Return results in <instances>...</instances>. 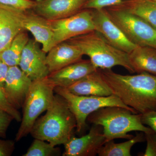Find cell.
Returning a JSON list of instances; mask_svg holds the SVG:
<instances>
[{
    "label": "cell",
    "mask_w": 156,
    "mask_h": 156,
    "mask_svg": "<svg viewBox=\"0 0 156 156\" xmlns=\"http://www.w3.org/2000/svg\"><path fill=\"white\" fill-rule=\"evenodd\" d=\"M112 93L138 114L156 111V75L143 72L123 75L112 69H98Z\"/></svg>",
    "instance_id": "6da1fadb"
},
{
    "label": "cell",
    "mask_w": 156,
    "mask_h": 156,
    "mask_svg": "<svg viewBox=\"0 0 156 156\" xmlns=\"http://www.w3.org/2000/svg\"><path fill=\"white\" fill-rule=\"evenodd\" d=\"M76 126L75 117L67 101L56 94L44 115L36 121L30 134L34 138L56 146L64 144L73 136Z\"/></svg>",
    "instance_id": "7a4b0ae2"
},
{
    "label": "cell",
    "mask_w": 156,
    "mask_h": 156,
    "mask_svg": "<svg viewBox=\"0 0 156 156\" xmlns=\"http://www.w3.org/2000/svg\"><path fill=\"white\" fill-rule=\"evenodd\" d=\"M141 114L119 107L102 108L89 115L87 121L103 128L105 143L117 138L130 139L134 136L128 133L138 131L146 133L154 132L146 127L141 120Z\"/></svg>",
    "instance_id": "3957f363"
},
{
    "label": "cell",
    "mask_w": 156,
    "mask_h": 156,
    "mask_svg": "<svg viewBox=\"0 0 156 156\" xmlns=\"http://www.w3.org/2000/svg\"><path fill=\"white\" fill-rule=\"evenodd\" d=\"M66 41L77 47L83 55L89 56L97 69H110L120 66L131 73H135L129 60L128 53L115 48L95 30Z\"/></svg>",
    "instance_id": "277c9868"
},
{
    "label": "cell",
    "mask_w": 156,
    "mask_h": 156,
    "mask_svg": "<svg viewBox=\"0 0 156 156\" xmlns=\"http://www.w3.org/2000/svg\"><path fill=\"white\" fill-rule=\"evenodd\" d=\"M55 87L48 77L33 81L23 105L22 119L15 137L16 141L30 134L39 116L49 108L53 100Z\"/></svg>",
    "instance_id": "5b68a950"
},
{
    "label": "cell",
    "mask_w": 156,
    "mask_h": 156,
    "mask_svg": "<svg viewBox=\"0 0 156 156\" xmlns=\"http://www.w3.org/2000/svg\"><path fill=\"white\" fill-rule=\"evenodd\" d=\"M54 92L67 101L76 122V131L79 135L84 134L87 128V119L89 115L102 108L119 107L138 114L134 109L122 102L119 97L113 95L108 96H83L71 93L65 88L55 87Z\"/></svg>",
    "instance_id": "8992f818"
},
{
    "label": "cell",
    "mask_w": 156,
    "mask_h": 156,
    "mask_svg": "<svg viewBox=\"0 0 156 156\" xmlns=\"http://www.w3.org/2000/svg\"><path fill=\"white\" fill-rule=\"evenodd\" d=\"M105 9L110 18L130 41L138 46H147L156 49V29L120 5Z\"/></svg>",
    "instance_id": "52a82bcc"
},
{
    "label": "cell",
    "mask_w": 156,
    "mask_h": 156,
    "mask_svg": "<svg viewBox=\"0 0 156 156\" xmlns=\"http://www.w3.org/2000/svg\"><path fill=\"white\" fill-rule=\"evenodd\" d=\"M50 22L54 33V46L95 30L91 9H84L70 17Z\"/></svg>",
    "instance_id": "ba28073f"
},
{
    "label": "cell",
    "mask_w": 156,
    "mask_h": 156,
    "mask_svg": "<svg viewBox=\"0 0 156 156\" xmlns=\"http://www.w3.org/2000/svg\"><path fill=\"white\" fill-rule=\"evenodd\" d=\"M95 30L115 48L129 53L137 45L130 41L108 15L105 9H91Z\"/></svg>",
    "instance_id": "9c48e42d"
},
{
    "label": "cell",
    "mask_w": 156,
    "mask_h": 156,
    "mask_svg": "<svg viewBox=\"0 0 156 156\" xmlns=\"http://www.w3.org/2000/svg\"><path fill=\"white\" fill-rule=\"evenodd\" d=\"M19 66L32 81L48 77L50 72L47 63V53L38 42L30 39L23 51Z\"/></svg>",
    "instance_id": "30bf717a"
},
{
    "label": "cell",
    "mask_w": 156,
    "mask_h": 156,
    "mask_svg": "<svg viewBox=\"0 0 156 156\" xmlns=\"http://www.w3.org/2000/svg\"><path fill=\"white\" fill-rule=\"evenodd\" d=\"M103 128L93 125L89 133L80 137L72 136L65 143L63 156H95L105 143Z\"/></svg>",
    "instance_id": "8fae6325"
},
{
    "label": "cell",
    "mask_w": 156,
    "mask_h": 156,
    "mask_svg": "<svg viewBox=\"0 0 156 156\" xmlns=\"http://www.w3.org/2000/svg\"><path fill=\"white\" fill-rule=\"evenodd\" d=\"M87 0H35L32 10L50 21L67 18L84 9Z\"/></svg>",
    "instance_id": "7c38bea8"
},
{
    "label": "cell",
    "mask_w": 156,
    "mask_h": 156,
    "mask_svg": "<svg viewBox=\"0 0 156 156\" xmlns=\"http://www.w3.org/2000/svg\"><path fill=\"white\" fill-rule=\"evenodd\" d=\"M26 11L0 3V52L9 47L24 27Z\"/></svg>",
    "instance_id": "4fadbf2b"
},
{
    "label": "cell",
    "mask_w": 156,
    "mask_h": 156,
    "mask_svg": "<svg viewBox=\"0 0 156 156\" xmlns=\"http://www.w3.org/2000/svg\"><path fill=\"white\" fill-rule=\"evenodd\" d=\"M32 82L18 66L9 67L3 89L10 103L17 109L22 107Z\"/></svg>",
    "instance_id": "5bb4252c"
},
{
    "label": "cell",
    "mask_w": 156,
    "mask_h": 156,
    "mask_svg": "<svg viewBox=\"0 0 156 156\" xmlns=\"http://www.w3.org/2000/svg\"><path fill=\"white\" fill-rule=\"evenodd\" d=\"M98 69L89 60H82L51 73L48 77L55 87L67 89Z\"/></svg>",
    "instance_id": "9a60e30c"
},
{
    "label": "cell",
    "mask_w": 156,
    "mask_h": 156,
    "mask_svg": "<svg viewBox=\"0 0 156 156\" xmlns=\"http://www.w3.org/2000/svg\"><path fill=\"white\" fill-rule=\"evenodd\" d=\"M24 27L26 30L30 32L34 40L42 44V49L48 53L54 46V33L50 20L34 12L26 11Z\"/></svg>",
    "instance_id": "2e32d148"
},
{
    "label": "cell",
    "mask_w": 156,
    "mask_h": 156,
    "mask_svg": "<svg viewBox=\"0 0 156 156\" xmlns=\"http://www.w3.org/2000/svg\"><path fill=\"white\" fill-rule=\"evenodd\" d=\"M48 53L47 63L50 73L80 61L83 56L77 47L67 41L55 45Z\"/></svg>",
    "instance_id": "e0dca14e"
},
{
    "label": "cell",
    "mask_w": 156,
    "mask_h": 156,
    "mask_svg": "<svg viewBox=\"0 0 156 156\" xmlns=\"http://www.w3.org/2000/svg\"><path fill=\"white\" fill-rule=\"evenodd\" d=\"M66 89L77 95L108 96L112 95L109 87L101 78L98 69Z\"/></svg>",
    "instance_id": "ac0fdd59"
},
{
    "label": "cell",
    "mask_w": 156,
    "mask_h": 156,
    "mask_svg": "<svg viewBox=\"0 0 156 156\" xmlns=\"http://www.w3.org/2000/svg\"><path fill=\"white\" fill-rule=\"evenodd\" d=\"M128 55L135 73L146 72L156 75V48L137 46Z\"/></svg>",
    "instance_id": "d6986e66"
},
{
    "label": "cell",
    "mask_w": 156,
    "mask_h": 156,
    "mask_svg": "<svg viewBox=\"0 0 156 156\" xmlns=\"http://www.w3.org/2000/svg\"><path fill=\"white\" fill-rule=\"evenodd\" d=\"M120 5L143 19L156 29V1L123 0Z\"/></svg>",
    "instance_id": "ffe728a7"
},
{
    "label": "cell",
    "mask_w": 156,
    "mask_h": 156,
    "mask_svg": "<svg viewBox=\"0 0 156 156\" xmlns=\"http://www.w3.org/2000/svg\"><path fill=\"white\" fill-rule=\"evenodd\" d=\"M26 30L20 33L5 49L0 52V59L8 66H19L23 51L29 38Z\"/></svg>",
    "instance_id": "44dd1931"
},
{
    "label": "cell",
    "mask_w": 156,
    "mask_h": 156,
    "mask_svg": "<svg viewBox=\"0 0 156 156\" xmlns=\"http://www.w3.org/2000/svg\"><path fill=\"white\" fill-rule=\"evenodd\" d=\"M145 136L142 133L137 134L126 142L115 143L113 140L107 142L98 152L99 156H131L132 147L145 140Z\"/></svg>",
    "instance_id": "7402d4cb"
},
{
    "label": "cell",
    "mask_w": 156,
    "mask_h": 156,
    "mask_svg": "<svg viewBox=\"0 0 156 156\" xmlns=\"http://www.w3.org/2000/svg\"><path fill=\"white\" fill-rule=\"evenodd\" d=\"M61 151L58 147L45 140L35 138L31 145L23 156H58Z\"/></svg>",
    "instance_id": "603a6c76"
},
{
    "label": "cell",
    "mask_w": 156,
    "mask_h": 156,
    "mask_svg": "<svg viewBox=\"0 0 156 156\" xmlns=\"http://www.w3.org/2000/svg\"><path fill=\"white\" fill-rule=\"evenodd\" d=\"M0 109L9 113L17 122H21L22 116L19 111L10 103L3 88L1 87H0Z\"/></svg>",
    "instance_id": "cb8c5ba5"
},
{
    "label": "cell",
    "mask_w": 156,
    "mask_h": 156,
    "mask_svg": "<svg viewBox=\"0 0 156 156\" xmlns=\"http://www.w3.org/2000/svg\"><path fill=\"white\" fill-rule=\"evenodd\" d=\"M123 0H87L84 9H101L119 5Z\"/></svg>",
    "instance_id": "d4e9b609"
},
{
    "label": "cell",
    "mask_w": 156,
    "mask_h": 156,
    "mask_svg": "<svg viewBox=\"0 0 156 156\" xmlns=\"http://www.w3.org/2000/svg\"><path fill=\"white\" fill-rule=\"evenodd\" d=\"M35 2V0H0L1 4L24 11L32 10Z\"/></svg>",
    "instance_id": "484cf974"
},
{
    "label": "cell",
    "mask_w": 156,
    "mask_h": 156,
    "mask_svg": "<svg viewBox=\"0 0 156 156\" xmlns=\"http://www.w3.org/2000/svg\"><path fill=\"white\" fill-rule=\"evenodd\" d=\"M147 147L143 156H156V134L154 132L144 134Z\"/></svg>",
    "instance_id": "4316f807"
},
{
    "label": "cell",
    "mask_w": 156,
    "mask_h": 156,
    "mask_svg": "<svg viewBox=\"0 0 156 156\" xmlns=\"http://www.w3.org/2000/svg\"><path fill=\"white\" fill-rule=\"evenodd\" d=\"M13 120L12 116L0 109V137L5 138L7 130Z\"/></svg>",
    "instance_id": "83f0119b"
},
{
    "label": "cell",
    "mask_w": 156,
    "mask_h": 156,
    "mask_svg": "<svg viewBox=\"0 0 156 156\" xmlns=\"http://www.w3.org/2000/svg\"><path fill=\"white\" fill-rule=\"evenodd\" d=\"M15 148V142L12 140L0 139V156H10Z\"/></svg>",
    "instance_id": "f1b7e54d"
},
{
    "label": "cell",
    "mask_w": 156,
    "mask_h": 156,
    "mask_svg": "<svg viewBox=\"0 0 156 156\" xmlns=\"http://www.w3.org/2000/svg\"><path fill=\"white\" fill-rule=\"evenodd\" d=\"M141 122L149 127L156 134V111L148 112L141 115Z\"/></svg>",
    "instance_id": "f546056e"
},
{
    "label": "cell",
    "mask_w": 156,
    "mask_h": 156,
    "mask_svg": "<svg viewBox=\"0 0 156 156\" xmlns=\"http://www.w3.org/2000/svg\"><path fill=\"white\" fill-rule=\"evenodd\" d=\"M9 68V66L0 59V87L2 88L5 85L6 77Z\"/></svg>",
    "instance_id": "4dcf8cb0"
},
{
    "label": "cell",
    "mask_w": 156,
    "mask_h": 156,
    "mask_svg": "<svg viewBox=\"0 0 156 156\" xmlns=\"http://www.w3.org/2000/svg\"><path fill=\"white\" fill-rule=\"evenodd\" d=\"M155 1H156V0H155Z\"/></svg>",
    "instance_id": "1f68e13d"
}]
</instances>
